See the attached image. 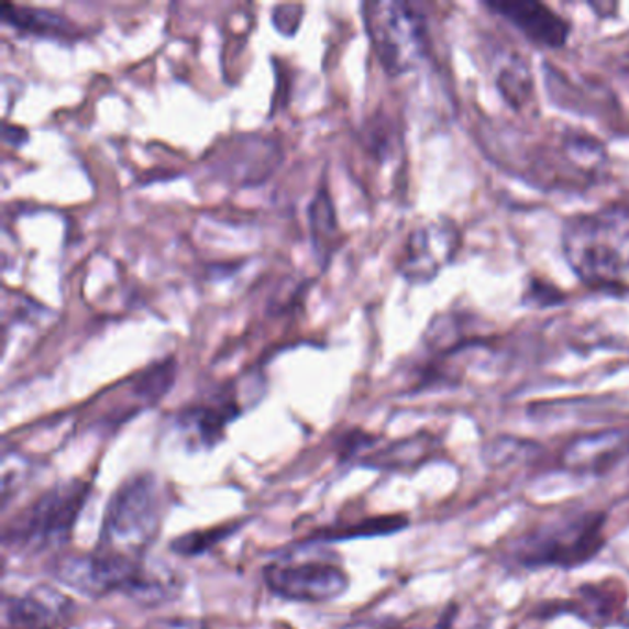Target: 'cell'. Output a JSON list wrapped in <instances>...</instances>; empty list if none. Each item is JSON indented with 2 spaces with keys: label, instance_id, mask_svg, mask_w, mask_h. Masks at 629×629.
I'll return each mask as SVG.
<instances>
[{
  "label": "cell",
  "instance_id": "cell-7",
  "mask_svg": "<svg viewBox=\"0 0 629 629\" xmlns=\"http://www.w3.org/2000/svg\"><path fill=\"white\" fill-rule=\"evenodd\" d=\"M263 576L274 595L301 604L336 600L350 589V574L327 560L285 558L264 566Z\"/></svg>",
  "mask_w": 629,
  "mask_h": 629
},
{
  "label": "cell",
  "instance_id": "cell-14",
  "mask_svg": "<svg viewBox=\"0 0 629 629\" xmlns=\"http://www.w3.org/2000/svg\"><path fill=\"white\" fill-rule=\"evenodd\" d=\"M309 217L312 247H314L316 257L320 258V263L325 266L340 242L336 214H334V207L325 189L318 190V195L310 203Z\"/></svg>",
  "mask_w": 629,
  "mask_h": 629
},
{
  "label": "cell",
  "instance_id": "cell-12",
  "mask_svg": "<svg viewBox=\"0 0 629 629\" xmlns=\"http://www.w3.org/2000/svg\"><path fill=\"white\" fill-rule=\"evenodd\" d=\"M241 412V405L235 399L217 397L185 410L179 418V424L195 443L212 449L222 441L228 424L235 421Z\"/></svg>",
  "mask_w": 629,
  "mask_h": 629
},
{
  "label": "cell",
  "instance_id": "cell-5",
  "mask_svg": "<svg viewBox=\"0 0 629 629\" xmlns=\"http://www.w3.org/2000/svg\"><path fill=\"white\" fill-rule=\"evenodd\" d=\"M367 35L380 65L391 76L413 69L429 48V32L423 13L413 4L378 0L362 7Z\"/></svg>",
  "mask_w": 629,
  "mask_h": 629
},
{
  "label": "cell",
  "instance_id": "cell-15",
  "mask_svg": "<svg viewBox=\"0 0 629 629\" xmlns=\"http://www.w3.org/2000/svg\"><path fill=\"white\" fill-rule=\"evenodd\" d=\"M405 527L399 517H377L350 525V527H329L312 533L309 543H332V541H350L356 538H375L394 533Z\"/></svg>",
  "mask_w": 629,
  "mask_h": 629
},
{
  "label": "cell",
  "instance_id": "cell-11",
  "mask_svg": "<svg viewBox=\"0 0 629 629\" xmlns=\"http://www.w3.org/2000/svg\"><path fill=\"white\" fill-rule=\"evenodd\" d=\"M622 457H629V429L607 430L572 441L563 452V464L569 470L600 473Z\"/></svg>",
  "mask_w": 629,
  "mask_h": 629
},
{
  "label": "cell",
  "instance_id": "cell-8",
  "mask_svg": "<svg viewBox=\"0 0 629 629\" xmlns=\"http://www.w3.org/2000/svg\"><path fill=\"white\" fill-rule=\"evenodd\" d=\"M460 246V233L451 222H427L413 229L400 258V274L412 283H429L451 263Z\"/></svg>",
  "mask_w": 629,
  "mask_h": 629
},
{
  "label": "cell",
  "instance_id": "cell-6",
  "mask_svg": "<svg viewBox=\"0 0 629 629\" xmlns=\"http://www.w3.org/2000/svg\"><path fill=\"white\" fill-rule=\"evenodd\" d=\"M602 544V521L596 514L566 515L533 528L519 547L528 566H571L589 560Z\"/></svg>",
  "mask_w": 629,
  "mask_h": 629
},
{
  "label": "cell",
  "instance_id": "cell-18",
  "mask_svg": "<svg viewBox=\"0 0 629 629\" xmlns=\"http://www.w3.org/2000/svg\"><path fill=\"white\" fill-rule=\"evenodd\" d=\"M343 629H395L384 622H358L353 626H345Z\"/></svg>",
  "mask_w": 629,
  "mask_h": 629
},
{
  "label": "cell",
  "instance_id": "cell-10",
  "mask_svg": "<svg viewBox=\"0 0 629 629\" xmlns=\"http://www.w3.org/2000/svg\"><path fill=\"white\" fill-rule=\"evenodd\" d=\"M487 8L506 19L533 45L560 48L569 37V24L549 7L533 0H493Z\"/></svg>",
  "mask_w": 629,
  "mask_h": 629
},
{
  "label": "cell",
  "instance_id": "cell-16",
  "mask_svg": "<svg viewBox=\"0 0 629 629\" xmlns=\"http://www.w3.org/2000/svg\"><path fill=\"white\" fill-rule=\"evenodd\" d=\"M241 527L242 522H229V525L206 528V530H195V532L185 533V536L174 539L170 543V550L176 554L184 555V558H198L231 536H235Z\"/></svg>",
  "mask_w": 629,
  "mask_h": 629
},
{
  "label": "cell",
  "instance_id": "cell-3",
  "mask_svg": "<svg viewBox=\"0 0 629 629\" xmlns=\"http://www.w3.org/2000/svg\"><path fill=\"white\" fill-rule=\"evenodd\" d=\"M52 574L57 582L95 600L111 593H124L154 606L165 602L174 589V582L150 571L146 561L124 560L97 550L91 554L59 555L52 563Z\"/></svg>",
  "mask_w": 629,
  "mask_h": 629
},
{
  "label": "cell",
  "instance_id": "cell-9",
  "mask_svg": "<svg viewBox=\"0 0 629 629\" xmlns=\"http://www.w3.org/2000/svg\"><path fill=\"white\" fill-rule=\"evenodd\" d=\"M75 602L52 585H35L2 602V629H69Z\"/></svg>",
  "mask_w": 629,
  "mask_h": 629
},
{
  "label": "cell",
  "instance_id": "cell-1",
  "mask_svg": "<svg viewBox=\"0 0 629 629\" xmlns=\"http://www.w3.org/2000/svg\"><path fill=\"white\" fill-rule=\"evenodd\" d=\"M561 244L566 263L593 286H613L629 274V206H611L566 220Z\"/></svg>",
  "mask_w": 629,
  "mask_h": 629
},
{
  "label": "cell",
  "instance_id": "cell-2",
  "mask_svg": "<svg viewBox=\"0 0 629 629\" xmlns=\"http://www.w3.org/2000/svg\"><path fill=\"white\" fill-rule=\"evenodd\" d=\"M166 511V495L157 476L135 475L122 482L109 500L102 519L97 552L146 561L159 538Z\"/></svg>",
  "mask_w": 629,
  "mask_h": 629
},
{
  "label": "cell",
  "instance_id": "cell-4",
  "mask_svg": "<svg viewBox=\"0 0 629 629\" xmlns=\"http://www.w3.org/2000/svg\"><path fill=\"white\" fill-rule=\"evenodd\" d=\"M89 493L91 484L76 478L46 489L7 525L2 533L4 544L23 555L62 549L70 541Z\"/></svg>",
  "mask_w": 629,
  "mask_h": 629
},
{
  "label": "cell",
  "instance_id": "cell-13",
  "mask_svg": "<svg viewBox=\"0 0 629 629\" xmlns=\"http://www.w3.org/2000/svg\"><path fill=\"white\" fill-rule=\"evenodd\" d=\"M0 18L4 23L12 24L13 29L48 40L73 41L80 37V30L69 19L40 8L13 7L4 2L0 7Z\"/></svg>",
  "mask_w": 629,
  "mask_h": 629
},
{
  "label": "cell",
  "instance_id": "cell-17",
  "mask_svg": "<svg viewBox=\"0 0 629 629\" xmlns=\"http://www.w3.org/2000/svg\"><path fill=\"white\" fill-rule=\"evenodd\" d=\"M148 629H209L198 618H165L150 624Z\"/></svg>",
  "mask_w": 629,
  "mask_h": 629
}]
</instances>
